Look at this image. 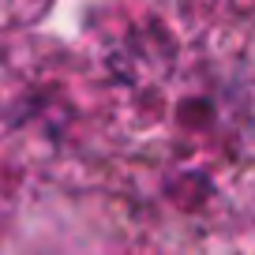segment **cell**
<instances>
[{"label":"cell","instance_id":"6da1fadb","mask_svg":"<svg viewBox=\"0 0 255 255\" xmlns=\"http://www.w3.org/2000/svg\"><path fill=\"white\" fill-rule=\"evenodd\" d=\"M49 8H53V0H0V30L34 26Z\"/></svg>","mask_w":255,"mask_h":255}]
</instances>
